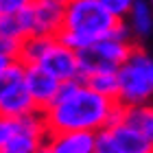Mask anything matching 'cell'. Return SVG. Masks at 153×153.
<instances>
[{
    "label": "cell",
    "instance_id": "6da1fadb",
    "mask_svg": "<svg viewBox=\"0 0 153 153\" xmlns=\"http://www.w3.org/2000/svg\"><path fill=\"white\" fill-rule=\"evenodd\" d=\"M114 107V101L94 94L81 81H70L59 85V92L51 107L42 112V120L48 134H64V131L99 134L101 129H107Z\"/></svg>",
    "mask_w": 153,
    "mask_h": 153
},
{
    "label": "cell",
    "instance_id": "7a4b0ae2",
    "mask_svg": "<svg viewBox=\"0 0 153 153\" xmlns=\"http://www.w3.org/2000/svg\"><path fill=\"white\" fill-rule=\"evenodd\" d=\"M116 24L118 20H114L103 9L101 0H70L66 2L64 24H61L57 39L79 53L109 37Z\"/></svg>",
    "mask_w": 153,
    "mask_h": 153
},
{
    "label": "cell",
    "instance_id": "3957f363",
    "mask_svg": "<svg viewBox=\"0 0 153 153\" xmlns=\"http://www.w3.org/2000/svg\"><path fill=\"white\" fill-rule=\"evenodd\" d=\"M118 94L116 103L123 107L149 105L153 96V59L142 46L131 48L125 64L116 70Z\"/></svg>",
    "mask_w": 153,
    "mask_h": 153
},
{
    "label": "cell",
    "instance_id": "277c9868",
    "mask_svg": "<svg viewBox=\"0 0 153 153\" xmlns=\"http://www.w3.org/2000/svg\"><path fill=\"white\" fill-rule=\"evenodd\" d=\"M131 48H134V44L105 37V39L79 51L76 59H79L81 79L90 74H99V72H116L125 64V59L129 57Z\"/></svg>",
    "mask_w": 153,
    "mask_h": 153
},
{
    "label": "cell",
    "instance_id": "5b68a950",
    "mask_svg": "<svg viewBox=\"0 0 153 153\" xmlns=\"http://www.w3.org/2000/svg\"><path fill=\"white\" fill-rule=\"evenodd\" d=\"M33 114L39 112L35 109L33 99L24 88V68L18 61H13L7 68V72L0 76V116L20 120Z\"/></svg>",
    "mask_w": 153,
    "mask_h": 153
},
{
    "label": "cell",
    "instance_id": "8992f818",
    "mask_svg": "<svg viewBox=\"0 0 153 153\" xmlns=\"http://www.w3.org/2000/svg\"><path fill=\"white\" fill-rule=\"evenodd\" d=\"M35 68L48 76H53L57 83H70V81H81L79 72V59H76V51L61 44L57 37H51L46 42L44 51H42Z\"/></svg>",
    "mask_w": 153,
    "mask_h": 153
},
{
    "label": "cell",
    "instance_id": "52a82bcc",
    "mask_svg": "<svg viewBox=\"0 0 153 153\" xmlns=\"http://www.w3.org/2000/svg\"><path fill=\"white\" fill-rule=\"evenodd\" d=\"M48 131L42 120V114H33L16 120V129L0 147V153H35L46 144Z\"/></svg>",
    "mask_w": 153,
    "mask_h": 153
},
{
    "label": "cell",
    "instance_id": "ba28073f",
    "mask_svg": "<svg viewBox=\"0 0 153 153\" xmlns=\"http://www.w3.org/2000/svg\"><path fill=\"white\" fill-rule=\"evenodd\" d=\"M64 0H29V31L35 37H57L64 24ZM29 35V37H31Z\"/></svg>",
    "mask_w": 153,
    "mask_h": 153
},
{
    "label": "cell",
    "instance_id": "9c48e42d",
    "mask_svg": "<svg viewBox=\"0 0 153 153\" xmlns=\"http://www.w3.org/2000/svg\"><path fill=\"white\" fill-rule=\"evenodd\" d=\"M29 35V0H0V37L20 44Z\"/></svg>",
    "mask_w": 153,
    "mask_h": 153
},
{
    "label": "cell",
    "instance_id": "30bf717a",
    "mask_svg": "<svg viewBox=\"0 0 153 153\" xmlns=\"http://www.w3.org/2000/svg\"><path fill=\"white\" fill-rule=\"evenodd\" d=\"M59 85L61 83H57L46 72H42L39 68H35V66L24 68V88L33 99V105H35L39 114L51 107V103L55 101V96L59 92Z\"/></svg>",
    "mask_w": 153,
    "mask_h": 153
},
{
    "label": "cell",
    "instance_id": "8fae6325",
    "mask_svg": "<svg viewBox=\"0 0 153 153\" xmlns=\"http://www.w3.org/2000/svg\"><path fill=\"white\" fill-rule=\"evenodd\" d=\"M46 147L51 153H92L94 151V134H85V131L48 134Z\"/></svg>",
    "mask_w": 153,
    "mask_h": 153
},
{
    "label": "cell",
    "instance_id": "7c38bea8",
    "mask_svg": "<svg viewBox=\"0 0 153 153\" xmlns=\"http://www.w3.org/2000/svg\"><path fill=\"white\" fill-rule=\"evenodd\" d=\"M109 134H112V140L118 153H153V140L125 127V125L109 127Z\"/></svg>",
    "mask_w": 153,
    "mask_h": 153
},
{
    "label": "cell",
    "instance_id": "4fadbf2b",
    "mask_svg": "<svg viewBox=\"0 0 153 153\" xmlns=\"http://www.w3.org/2000/svg\"><path fill=\"white\" fill-rule=\"evenodd\" d=\"M125 24L129 26L131 35L149 37L151 31H153V9H151V2H144V0L131 2V9L127 13Z\"/></svg>",
    "mask_w": 153,
    "mask_h": 153
},
{
    "label": "cell",
    "instance_id": "5bb4252c",
    "mask_svg": "<svg viewBox=\"0 0 153 153\" xmlns=\"http://www.w3.org/2000/svg\"><path fill=\"white\" fill-rule=\"evenodd\" d=\"M120 125L142 134L144 138L153 140V109L151 105H136V107H123Z\"/></svg>",
    "mask_w": 153,
    "mask_h": 153
},
{
    "label": "cell",
    "instance_id": "9a60e30c",
    "mask_svg": "<svg viewBox=\"0 0 153 153\" xmlns=\"http://www.w3.org/2000/svg\"><path fill=\"white\" fill-rule=\"evenodd\" d=\"M81 83L88 90H92L94 94L103 96L107 101L116 103V94H118V83H116V72H99V74H90L83 76Z\"/></svg>",
    "mask_w": 153,
    "mask_h": 153
},
{
    "label": "cell",
    "instance_id": "2e32d148",
    "mask_svg": "<svg viewBox=\"0 0 153 153\" xmlns=\"http://www.w3.org/2000/svg\"><path fill=\"white\" fill-rule=\"evenodd\" d=\"M101 4L118 22H125V20H127V13L131 9V0H101Z\"/></svg>",
    "mask_w": 153,
    "mask_h": 153
},
{
    "label": "cell",
    "instance_id": "e0dca14e",
    "mask_svg": "<svg viewBox=\"0 0 153 153\" xmlns=\"http://www.w3.org/2000/svg\"><path fill=\"white\" fill-rule=\"evenodd\" d=\"M92 153H118L109 129H101L99 134H94V151Z\"/></svg>",
    "mask_w": 153,
    "mask_h": 153
},
{
    "label": "cell",
    "instance_id": "ac0fdd59",
    "mask_svg": "<svg viewBox=\"0 0 153 153\" xmlns=\"http://www.w3.org/2000/svg\"><path fill=\"white\" fill-rule=\"evenodd\" d=\"M13 129H16V120L0 116V147H2V144L7 142V138L13 134Z\"/></svg>",
    "mask_w": 153,
    "mask_h": 153
},
{
    "label": "cell",
    "instance_id": "d6986e66",
    "mask_svg": "<svg viewBox=\"0 0 153 153\" xmlns=\"http://www.w3.org/2000/svg\"><path fill=\"white\" fill-rule=\"evenodd\" d=\"M0 55H2V57L16 59V55H18V42H11V39L0 37Z\"/></svg>",
    "mask_w": 153,
    "mask_h": 153
},
{
    "label": "cell",
    "instance_id": "ffe728a7",
    "mask_svg": "<svg viewBox=\"0 0 153 153\" xmlns=\"http://www.w3.org/2000/svg\"><path fill=\"white\" fill-rule=\"evenodd\" d=\"M13 61H16V59H11V57H2V55H0V76L7 72V68H9Z\"/></svg>",
    "mask_w": 153,
    "mask_h": 153
},
{
    "label": "cell",
    "instance_id": "44dd1931",
    "mask_svg": "<svg viewBox=\"0 0 153 153\" xmlns=\"http://www.w3.org/2000/svg\"><path fill=\"white\" fill-rule=\"evenodd\" d=\"M35 153H51V151H48V147H46V144H44V147H39Z\"/></svg>",
    "mask_w": 153,
    "mask_h": 153
}]
</instances>
